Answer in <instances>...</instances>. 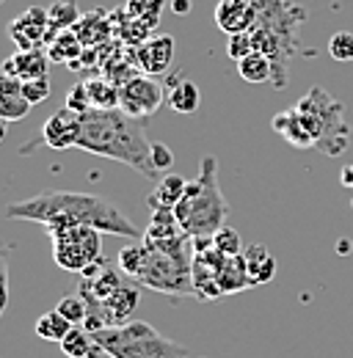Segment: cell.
<instances>
[{
  "label": "cell",
  "instance_id": "22",
  "mask_svg": "<svg viewBox=\"0 0 353 358\" xmlns=\"http://www.w3.org/2000/svg\"><path fill=\"white\" fill-rule=\"evenodd\" d=\"M179 234L185 231L176 221L174 210H152V221H149V229L144 231V240L160 243V240H174Z\"/></svg>",
  "mask_w": 353,
  "mask_h": 358
},
{
  "label": "cell",
  "instance_id": "4",
  "mask_svg": "<svg viewBox=\"0 0 353 358\" xmlns=\"http://www.w3.org/2000/svg\"><path fill=\"white\" fill-rule=\"evenodd\" d=\"M174 215L182 231L196 240V237H213L221 226H226L229 204L219 187V163L213 155L202 157L199 177L188 182L185 196L174 207Z\"/></svg>",
  "mask_w": 353,
  "mask_h": 358
},
{
  "label": "cell",
  "instance_id": "38",
  "mask_svg": "<svg viewBox=\"0 0 353 358\" xmlns=\"http://www.w3.org/2000/svg\"><path fill=\"white\" fill-rule=\"evenodd\" d=\"M351 251V240H340V254H348Z\"/></svg>",
  "mask_w": 353,
  "mask_h": 358
},
{
  "label": "cell",
  "instance_id": "35",
  "mask_svg": "<svg viewBox=\"0 0 353 358\" xmlns=\"http://www.w3.org/2000/svg\"><path fill=\"white\" fill-rule=\"evenodd\" d=\"M152 166L155 171H169L174 166V155L166 143H152Z\"/></svg>",
  "mask_w": 353,
  "mask_h": 358
},
{
  "label": "cell",
  "instance_id": "26",
  "mask_svg": "<svg viewBox=\"0 0 353 358\" xmlns=\"http://www.w3.org/2000/svg\"><path fill=\"white\" fill-rule=\"evenodd\" d=\"M47 20H50V31L61 34V31H69L81 22V8L75 0H58L47 8Z\"/></svg>",
  "mask_w": 353,
  "mask_h": 358
},
{
  "label": "cell",
  "instance_id": "9",
  "mask_svg": "<svg viewBox=\"0 0 353 358\" xmlns=\"http://www.w3.org/2000/svg\"><path fill=\"white\" fill-rule=\"evenodd\" d=\"M163 99H166L163 86L152 75H144V72L141 75H132L130 80H125L119 86V110L127 113L135 122H144V119L158 116Z\"/></svg>",
  "mask_w": 353,
  "mask_h": 358
},
{
  "label": "cell",
  "instance_id": "10",
  "mask_svg": "<svg viewBox=\"0 0 353 358\" xmlns=\"http://www.w3.org/2000/svg\"><path fill=\"white\" fill-rule=\"evenodd\" d=\"M8 36L14 39V45L20 50H34L39 47L44 39H53V31H50V20H47V8H28L25 14H20L11 28H8Z\"/></svg>",
  "mask_w": 353,
  "mask_h": 358
},
{
  "label": "cell",
  "instance_id": "16",
  "mask_svg": "<svg viewBox=\"0 0 353 358\" xmlns=\"http://www.w3.org/2000/svg\"><path fill=\"white\" fill-rule=\"evenodd\" d=\"M31 102L22 94V80L0 72V119L3 122H22L31 113Z\"/></svg>",
  "mask_w": 353,
  "mask_h": 358
},
{
  "label": "cell",
  "instance_id": "19",
  "mask_svg": "<svg viewBox=\"0 0 353 358\" xmlns=\"http://www.w3.org/2000/svg\"><path fill=\"white\" fill-rule=\"evenodd\" d=\"M185 187H188V182L179 174H166V177L158 179V185H155V190L149 193L146 201H149L152 210H174L179 199L185 196Z\"/></svg>",
  "mask_w": 353,
  "mask_h": 358
},
{
  "label": "cell",
  "instance_id": "33",
  "mask_svg": "<svg viewBox=\"0 0 353 358\" xmlns=\"http://www.w3.org/2000/svg\"><path fill=\"white\" fill-rule=\"evenodd\" d=\"M22 94L31 105H39L50 96V78H31V80H22Z\"/></svg>",
  "mask_w": 353,
  "mask_h": 358
},
{
  "label": "cell",
  "instance_id": "21",
  "mask_svg": "<svg viewBox=\"0 0 353 358\" xmlns=\"http://www.w3.org/2000/svg\"><path fill=\"white\" fill-rule=\"evenodd\" d=\"M61 353H64L67 358H99V356H105V353H102V348L94 342L91 331L78 328V325L64 336V342H61Z\"/></svg>",
  "mask_w": 353,
  "mask_h": 358
},
{
  "label": "cell",
  "instance_id": "20",
  "mask_svg": "<svg viewBox=\"0 0 353 358\" xmlns=\"http://www.w3.org/2000/svg\"><path fill=\"white\" fill-rule=\"evenodd\" d=\"M219 287L223 295L229 292H240V289H251L249 273H246V262L243 254L240 257H226L219 268Z\"/></svg>",
  "mask_w": 353,
  "mask_h": 358
},
{
  "label": "cell",
  "instance_id": "39",
  "mask_svg": "<svg viewBox=\"0 0 353 358\" xmlns=\"http://www.w3.org/2000/svg\"><path fill=\"white\" fill-rule=\"evenodd\" d=\"M3 141H6V122L0 119V143H3Z\"/></svg>",
  "mask_w": 353,
  "mask_h": 358
},
{
  "label": "cell",
  "instance_id": "3",
  "mask_svg": "<svg viewBox=\"0 0 353 358\" xmlns=\"http://www.w3.org/2000/svg\"><path fill=\"white\" fill-rule=\"evenodd\" d=\"M257 22L251 28L254 50L270 58L273 64V89L287 86V61L298 50V28L307 20V11L290 0H251Z\"/></svg>",
  "mask_w": 353,
  "mask_h": 358
},
{
  "label": "cell",
  "instance_id": "29",
  "mask_svg": "<svg viewBox=\"0 0 353 358\" xmlns=\"http://www.w3.org/2000/svg\"><path fill=\"white\" fill-rule=\"evenodd\" d=\"M55 309L64 314L72 325H83L88 317V303L81 298V295H67V298H61Z\"/></svg>",
  "mask_w": 353,
  "mask_h": 358
},
{
  "label": "cell",
  "instance_id": "1",
  "mask_svg": "<svg viewBox=\"0 0 353 358\" xmlns=\"http://www.w3.org/2000/svg\"><path fill=\"white\" fill-rule=\"evenodd\" d=\"M6 218L14 221H34L47 229V234L88 226L102 234H116L127 240H141V229L130 218L102 196L78 193V190H44L25 201H14L6 207Z\"/></svg>",
  "mask_w": 353,
  "mask_h": 358
},
{
  "label": "cell",
  "instance_id": "17",
  "mask_svg": "<svg viewBox=\"0 0 353 358\" xmlns=\"http://www.w3.org/2000/svg\"><path fill=\"white\" fill-rule=\"evenodd\" d=\"M243 262H246V273H249L251 287H263L276 275V259L260 243H251V245L243 248Z\"/></svg>",
  "mask_w": 353,
  "mask_h": 358
},
{
  "label": "cell",
  "instance_id": "8",
  "mask_svg": "<svg viewBox=\"0 0 353 358\" xmlns=\"http://www.w3.org/2000/svg\"><path fill=\"white\" fill-rule=\"evenodd\" d=\"M102 231L88 229V226H75L50 234L53 240V259L61 270L69 273H83L88 265H94L102 257Z\"/></svg>",
  "mask_w": 353,
  "mask_h": 358
},
{
  "label": "cell",
  "instance_id": "24",
  "mask_svg": "<svg viewBox=\"0 0 353 358\" xmlns=\"http://www.w3.org/2000/svg\"><path fill=\"white\" fill-rule=\"evenodd\" d=\"M237 75L246 83H268V80H273V64H270L268 55L254 50L251 55H246L243 61H237Z\"/></svg>",
  "mask_w": 353,
  "mask_h": 358
},
{
  "label": "cell",
  "instance_id": "12",
  "mask_svg": "<svg viewBox=\"0 0 353 358\" xmlns=\"http://www.w3.org/2000/svg\"><path fill=\"white\" fill-rule=\"evenodd\" d=\"M270 127L282 135L287 143L298 146V149H309V146H317V127L314 122L309 119L304 110L298 108H290V110H282L273 116Z\"/></svg>",
  "mask_w": 353,
  "mask_h": 358
},
{
  "label": "cell",
  "instance_id": "34",
  "mask_svg": "<svg viewBox=\"0 0 353 358\" xmlns=\"http://www.w3.org/2000/svg\"><path fill=\"white\" fill-rule=\"evenodd\" d=\"M64 105H67L69 110H75V113H86V110H91V99H88L86 83H78L75 89L69 91Z\"/></svg>",
  "mask_w": 353,
  "mask_h": 358
},
{
  "label": "cell",
  "instance_id": "11",
  "mask_svg": "<svg viewBox=\"0 0 353 358\" xmlns=\"http://www.w3.org/2000/svg\"><path fill=\"white\" fill-rule=\"evenodd\" d=\"M78 135H81V113L69 110L67 105L58 108L42 127V143H47L50 149L55 152H64V149H75L78 143Z\"/></svg>",
  "mask_w": 353,
  "mask_h": 358
},
{
  "label": "cell",
  "instance_id": "27",
  "mask_svg": "<svg viewBox=\"0 0 353 358\" xmlns=\"http://www.w3.org/2000/svg\"><path fill=\"white\" fill-rule=\"evenodd\" d=\"M163 6H166V0H127V14L132 20H141L149 28H155L160 22Z\"/></svg>",
  "mask_w": 353,
  "mask_h": 358
},
{
  "label": "cell",
  "instance_id": "40",
  "mask_svg": "<svg viewBox=\"0 0 353 358\" xmlns=\"http://www.w3.org/2000/svg\"><path fill=\"white\" fill-rule=\"evenodd\" d=\"M0 3H6V0H0Z\"/></svg>",
  "mask_w": 353,
  "mask_h": 358
},
{
  "label": "cell",
  "instance_id": "36",
  "mask_svg": "<svg viewBox=\"0 0 353 358\" xmlns=\"http://www.w3.org/2000/svg\"><path fill=\"white\" fill-rule=\"evenodd\" d=\"M169 6H172V11H174V14H188V11L193 8V3H191V0H169Z\"/></svg>",
  "mask_w": 353,
  "mask_h": 358
},
{
  "label": "cell",
  "instance_id": "5",
  "mask_svg": "<svg viewBox=\"0 0 353 358\" xmlns=\"http://www.w3.org/2000/svg\"><path fill=\"white\" fill-rule=\"evenodd\" d=\"M146 243V257L144 265L135 275L138 287L163 292L169 298H188L193 292V259H191V245L193 240L188 234H179L174 240H144Z\"/></svg>",
  "mask_w": 353,
  "mask_h": 358
},
{
  "label": "cell",
  "instance_id": "23",
  "mask_svg": "<svg viewBox=\"0 0 353 358\" xmlns=\"http://www.w3.org/2000/svg\"><path fill=\"white\" fill-rule=\"evenodd\" d=\"M88 99H91V108L97 110H116L119 108V86L108 78H91L86 80Z\"/></svg>",
  "mask_w": 353,
  "mask_h": 358
},
{
  "label": "cell",
  "instance_id": "32",
  "mask_svg": "<svg viewBox=\"0 0 353 358\" xmlns=\"http://www.w3.org/2000/svg\"><path fill=\"white\" fill-rule=\"evenodd\" d=\"M8 254H11V245L0 240V317L8 306Z\"/></svg>",
  "mask_w": 353,
  "mask_h": 358
},
{
  "label": "cell",
  "instance_id": "18",
  "mask_svg": "<svg viewBox=\"0 0 353 358\" xmlns=\"http://www.w3.org/2000/svg\"><path fill=\"white\" fill-rule=\"evenodd\" d=\"M169 105H172L174 113L191 116L202 105V91H199V86L193 80L176 75V78H172V86H169Z\"/></svg>",
  "mask_w": 353,
  "mask_h": 358
},
{
  "label": "cell",
  "instance_id": "15",
  "mask_svg": "<svg viewBox=\"0 0 353 358\" xmlns=\"http://www.w3.org/2000/svg\"><path fill=\"white\" fill-rule=\"evenodd\" d=\"M50 72V55H44V50H17L11 58H6L3 64V75L20 78V80H31V78H47Z\"/></svg>",
  "mask_w": 353,
  "mask_h": 358
},
{
  "label": "cell",
  "instance_id": "37",
  "mask_svg": "<svg viewBox=\"0 0 353 358\" xmlns=\"http://www.w3.org/2000/svg\"><path fill=\"white\" fill-rule=\"evenodd\" d=\"M342 182H345V185H353V166L342 169Z\"/></svg>",
  "mask_w": 353,
  "mask_h": 358
},
{
  "label": "cell",
  "instance_id": "14",
  "mask_svg": "<svg viewBox=\"0 0 353 358\" xmlns=\"http://www.w3.org/2000/svg\"><path fill=\"white\" fill-rule=\"evenodd\" d=\"M257 22V11L251 0H219L216 6V25L226 36L246 34Z\"/></svg>",
  "mask_w": 353,
  "mask_h": 358
},
{
  "label": "cell",
  "instance_id": "25",
  "mask_svg": "<svg viewBox=\"0 0 353 358\" xmlns=\"http://www.w3.org/2000/svg\"><path fill=\"white\" fill-rule=\"evenodd\" d=\"M75 325L64 317V314L58 312V309H53V312H44L39 320H36V336L44 339V342H64V336L72 331Z\"/></svg>",
  "mask_w": 353,
  "mask_h": 358
},
{
  "label": "cell",
  "instance_id": "6",
  "mask_svg": "<svg viewBox=\"0 0 353 358\" xmlns=\"http://www.w3.org/2000/svg\"><path fill=\"white\" fill-rule=\"evenodd\" d=\"M91 336L108 358H196L193 350L172 342L141 320H130L119 328H99Z\"/></svg>",
  "mask_w": 353,
  "mask_h": 358
},
{
  "label": "cell",
  "instance_id": "31",
  "mask_svg": "<svg viewBox=\"0 0 353 358\" xmlns=\"http://www.w3.org/2000/svg\"><path fill=\"white\" fill-rule=\"evenodd\" d=\"M254 52V39H251V31H246V34H232L229 36V42H226V55L237 64V61H243L246 55H251Z\"/></svg>",
  "mask_w": 353,
  "mask_h": 358
},
{
  "label": "cell",
  "instance_id": "7",
  "mask_svg": "<svg viewBox=\"0 0 353 358\" xmlns=\"http://www.w3.org/2000/svg\"><path fill=\"white\" fill-rule=\"evenodd\" d=\"M296 108L304 110L309 119L314 122V127H317V146H320L328 157H337V155L348 146L351 127H348V122H345V116H342L345 108H342L340 102H334L323 89L314 86Z\"/></svg>",
  "mask_w": 353,
  "mask_h": 358
},
{
  "label": "cell",
  "instance_id": "2",
  "mask_svg": "<svg viewBox=\"0 0 353 358\" xmlns=\"http://www.w3.org/2000/svg\"><path fill=\"white\" fill-rule=\"evenodd\" d=\"M75 149L125 163L144 179H155L160 174L152 166V143L144 135V124L122 113L119 108L116 110L91 108L86 113H81V135Z\"/></svg>",
  "mask_w": 353,
  "mask_h": 358
},
{
  "label": "cell",
  "instance_id": "28",
  "mask_svg": "<svg viewBox=\"0 0 353 358\" xmlns=\"http://www.w3.org/2000/svg\"><path fill=\"white\" fill-rule=\"evenodd\" d=\"M213 245L219 248L223 257H240L243 254V240H240V234L232 229V226H221L219 231L213 234Z\"/></svg>",
  "mask_w": 353,
  "mask_h": 358
},
{
  "label": "cell",
  "instance_id": "13",
  "mask_svg": "<svg viewBox=\"0 0 353 358\" xmlns=\"http://www.w3.org/2000/svg\"><path fill=\"white\" fill-rule=\"evenodd\" d=\"M174 61V39L169 34H160V36H149L146 42H141L138 50H135V64L144 75H163L169 72Z\"/></svg>",
  "mask_w": 353,
  "mask_h": 358
},
{
  "label": "cell",
  "instance_id": "30",
  "mask_svg": "<svg viewBox=\"0 0 353 358\" xmlns=\"http://www.w3.org/2000/svg\"><path fill=\"white\" fill-rule=\"evenodd\" d=\"M328 55L334 61H353V34L351 31H337L328 39Z\"/></svg>",
  "mask_w": 353,
  "mask_h": 358
}]
</instances>
